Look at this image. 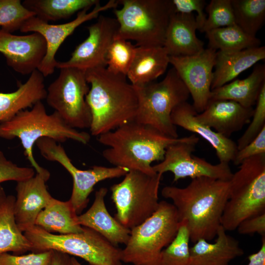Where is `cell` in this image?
Returning a JSON list of instances; mask_svg holds the SVG:
<instances>
[{
  "label": "cell",
  "mask_w": 265,
  "mask_h": 265,
  "mask_svg": "<svg viewBox=\"0 0 265 265\" xmlns=\"http://www.w3.org/2000/svg\"><path fill=\"white\" fill-rule=\"evenodd\" d=\"M229 191V181L200 177L192 179L184 187L166 186L161 195L172 200L179 221L186 222L190 240L194 243L216 237Z\"/></svg>",
  "instance_id": "1"
},
{
  "label": "cell",
  "mask_w": 265,
  "mask_h": 265,
  "mask_svg": "<svg viewBox=\"0 0 265 265\" xmlns=\"http://www.w3.org/2000/svg\"><path fill=\"white\" fill-rule=\"evenodd\" d=\"M85 77L90 85L86 101L91 115L92 135L98 137L135 121L138 99L126 76L101 67L85 71Z\"/></svg>",
  "instance_id": "2"
},
{
  "label": "cell",
  "mask_w": 265,
  "mask_h": 265,
  "mask_svg": "<svg viewBox=\"0 0 265 265\" xmlns=\"http://www.w3.org/2000/svg\"><path fill=\"white\" fill-rule=\"evenodd\" d=\"M190 137L191 135L169 137L149 126L133 121L98 136L97 140L107 147L103 156L114 166L153 175L157 173L152 163L162 160L170 145Z\"/></svg>",
  "instance_id": "3"
},
{
  "label": "cell",
  "mask_w": 265,
  "mask_h": 265,
  "mask_svg": "<svg viewBox=\"0 0 265 265\" xmlns=\"http://www.w3.org/2000/svg\"><path fill=\"white\" fill-rule=\"evenodd\" d=\"M44 137L58 143L70 139L83 144H87L91 138L88 133L69 126L56 112L48 114L42 101L35 103L29 109L21 111L11 119L0 123V138L8 140L19 138L24 154L32 167L48 181L50 177V172L38 163L33 153L36 142Z\"/></svg>",
  "instance_id": "4"
},
{
  "label": "cell",
  "mask_w": 265,
  "mask_h": 265,
  "mask_svg": "<svg viewBox=\"0 0 265 265\" xmlns=\"http://www.w3.org/2000/svg\"><path fill=\"white\" fill-rule=\"evenodd\" d=\"M229 181V197L221 219L226 231L265 212V154L243 161Z\"/></svg>",
  "instance_id": "5"
},
{
  "label": "cell",
  "mask_w": 265,
  "mask_h": 265,
  "mask_svg": "<svg viewBox=\"0 0 265 265\" xmlns=\"http://www.w3.org/2000/svg\"><path fill=\"white\" fill-rule=\"evenodd\" d=\"M114 9L119 27L115 38L135 41L136 47L163 46L174 12L171 0H119Z\"/></svg>",
  "instance_id": "6"
},
{
  "label": "cell",
  "mask_w": 265,
  "mask_h": 265,
  "mask_svg": "<svg viewBox=\"0 0 265 265\" xmlns=\"http://www.w3.org/2000/svg\"><path fill=\"white\" fill-rule=\"evenodd\" d=\"M32 252H60L80 258L90 265H122V249L89 228L79 233L55 235L34 226L24 233Z\"/></svg>",
  "instance_id": "7"
},
{
  "label": "cell",
  "mask_w": 265,
  "mask_h": 265,
  "mask_svg": "<svg viewBox=\"0 0 265 265\" xmlns=\"http://www.w3.org/2000/svg\"><path fill=\"white\" fill-rule=\"evenodd\" d=\"M134 87L138 104L135 121L169 137L178 138L171 115L177 106L187 102L190 94L175 69L171 68L159 82Z\"/></svg>",
  "instance_id": "8"
},
{
  "label": "cell",
  "mask_w": 265,
  "mask_h": 265,
  "mask_svg": "<svg viewBox=\"0 0 265 265\" xmlns=\"http://www.w3.org/2000/svg\"><path fill=\"white\" fill-rule=\"evenodd\" d=\"M180 221L177 211L166 201L148 219L131 229L121 251V261L133 265H156L161 251L173 240Z\"/></svg>",
  "instance_id": "9"
},
{
  "label": "cell",
  "mask_w": 265,
  "mask_h": 265,
  "mask_svg": "<svg viewBox=\"0 0 265 265\" xmlns=\"http://www.w3.org/2000/svg\"><path fill=\"white\" fill-rule=\"evenodd\" d=\"M162 175H149L129 171L120 183L110 187L111 199L116 212L114 218L131 229L140 224L157 210L159 189Z\"/></svg>",
  "instance_id": "10"
},
{
  "label": "cell",
  "mask_w": 265,
  "mask_h": 265,
  "mask_svg": "<svg viewBox=\"0 0 265 265\" xmlns=\"http://www.w3.org/2000/svg\"><path fill=\"white\" fill-rule=\"evenodd\" d=\"M59 69L58 77L47 89L48 105L71 127L89 129L91 115L86 96L90 87L85 71L71 67Z\"/></svg>",
  "instance_id": "11"
},
{
  "label": "cell",
  "mask_w": 265,
  "mask_h": 265,
  "mask_svg": "<svg viewBox=\"0 0 265 265\" xmlns=\"http://www.w3.org/2000/svg\"><path fill=\"white\" fill-rule=\"evenodd\" d=\"M36 144L45 159L57 162L72 176L73 188L69 201L78 215L87 206L89 196L97 183L106 179L119 178L129 172L122 167L99 165L93 166L87 170L80 169L73 164L63 147L54 140L42 138Z\"/></svg>",
  "instance_id": "12"
},
{
  "label": "cell",
  "mask_w": 265,
  "mask_h": 265,
  "mask_svg": "<svg viewBox=\"0 0 265 265\" xmlns=\"http://www.w3.org/2000/svg\"><path fill=\"white\" fill-rule=\"evenodd\" d=\"M199 140V137L193 134L189 139L168 146L163 160L152 166L154 171L161 175L167 172L172 173L173 182L186 177L191 179L209 177L230 181L233 173L229 163L213 164L192 154Z\"/></svg>",
  "instance_id": "13"
},
{
  "label": "cell",
  "mask_w": 265,
  "mask_h": 265,
  "mask_svg": "<svg viewBox=\"0 0 265 265\" xmlns=\"http://www.w3.org/2000/svg\"><path fill=\"white\" fill-rule=\"evenodd\" d=\"M118 4V0H110L104 5L99 2L90 12H88L89 9H84L77 13L73 20L62 24H50L35 16L27 20L20 31L38 33L43 37L46 43V54L37 70L44 77L53 74L57 63L55 54L65 40L83 23L98 18L103 11L116 8Z\"/></svg>",
  "instance_id": "14"
},
{
  "label": "cell",
  "mask_w": 265,
  "mask_h": 265,
  "mask_svg": "<svg viewBox=\"0 0 265 265\" xmlns=\"http://www.w3.org/2000/svg\"><path fill=\"white\" fill-rule=\"evenodd\" d=\"M216 52L208 48L192 55L169 56V63L187 87L198 113L210 100Z\"/></svg>",
  "instance_id": "15"
},
{
  "label": "cell",
  "mask_w": 265,
  "mask_h": 265,
  "mask_svg": "<svg viewBox=\"0 0 265 265\" xmlns=\"http://www.w3.org/2000/svg\"><path fill=\"white\" fill-rule=\"evenodd\" d=\"M98 18L96 23L87 27L88 37L76 47L68 60L57 61L56 68L71 67L85 71L106 67V54L119 25L115 18L103 15Z\"/></svg>",
  "instance_id": "16"
},
{
  "label": "cell",
  "mask_w": 265,
  "mask_h": 265,
  "mask_svg": "<svg viewBox=\"0 0 265 265\" xmlns=\"http://www.w3.org/2000/svg\"><path fill=\"white\" fill-rule=\"evenodd\" d=\"M46 52V41L40 34L17 35L0 28V53L16 72L30 75L37 70Z\"/></svg>",
  "instance_id": "17"
},
{
  "label": "cell",
  "mask_w": 265,
  "mask_h": 265,
  "mask_svg": "<svg viewBox=\"0 0 265 265\" xmlns=\"http://www.w3.org/2000/svg\"><path fill=\"white\" fill-rule=\"evenodd\" d=\"M47 181L37 173L30 178L17 182L14 214L17 224L23 233L35 225L38 214L53 198L47 189Z\"/></svg>",
  "instance_id": "18"
},
{
  "label": "cell",
  "mask_w": 265,
  "mask_h": 265,
  "mask_svg": "<svg viewBox=\"0 0 265 265\" xmlns=\"http://www.w3.org/2000/svg\"><path fill=\"white\" fill-rule=\"evenodd\" d=\"M197 113L192 105L186 102L173 110L171 120L175 126L196 133L206 140L214 149L219 162L233 161L238 150L237 143L201 122L197 118Z\"/></svg>",
  "instance_id": "19"
},
{
  "label": "cell",
  "mask_w": 265,
  "mask_h": 265,
  "mask_svg": "<svg viewBox=\"0 0 265 265\" xmlns=\"http://www.w3.org/2000/svg\"><path fill=\"white\" fill-rule=\"evenodd\" d=\"M253 112V107H245L230 100H216L210 101L196 116L201 122L229 138L250 122Z\"/></svg>",
  "instance_id": "20"
},
{
  "label": "cell",
  "mask_w": 265,
  "mask_h": 265,
  "mask_svg": "<svg viewBox=\"0 0 265 265\" xmlns=\"http://www.w3.org/2000/svg\"><path fill=\"white\" fill-rule=\"evenodd\" d=\"M107 191L104 187L96 191L92 205L85 212L78 215V221L81 226L96 231L114 245H125L131 230L123 226L108 212L105 202Z\"/></svg>",
  "instance_id": "21"
},
{
  "label": "cell",
  "mask_w": 265,
  "mask_h": 265,
  "mask_svg": "<svg viewBox=\"0 0 265 265\" xmlns=\"http://www.w3.org/2000/svg\"><path fill=\"white\" fill-rule=\"evenodd\" d=\"M198 26L193 13L174 12L166 29L163 47L169 56L196 54L204 49L203 42L197 38Z\"/></svg>",
  "instance_id": "22"
},
{
  "label": "cell",
  "mask_w": 265,
  "mask_h": 265,
  "mask_svg": "<svg viewBox=\"0 0 265 265\" xmlns=\"http://www.w3.org/2000/svg\"><path fill=\"white\" fill-rule=\"evenodd\" d=\"M220 225L216 238L211 243L199 239L190 247V265H229L235 258L244 254L238 240L228 235Z\"/></svg>",
  "instance_id": "23"
},
{
  "label": "cell",
  "mask_w": 265,
  "mask_h": 265,
  "mask_svg": "<svg viewBox=\"0 0 265 265\" xmlns=\"http://www.w3.org/2000/svg\"><path fill=\"white\" fill-rule=\"evenodd\" d=\"M46 95L44 77L36 70L25 83L18 84L15 91L0 92V123L11 119L21 111L31 108L37 102L45 99Z\"/></svg>",
  "instance_id": "24"
},
{
  "label": "cell",
  "mask_w": 265,
  "mask_h": 265,
  "mask_svg": "<svg viewBox=\"0 0 265 265\" xmlns=\"http://www.w3.org/2000/svg\"><path fill=\"white\" fill-rule=\"evenodd\" d=\"M265 58V46L232 53L219 51L216 52L211 89L235 80L243 71Z\"/></svg>",
  "instance_id": "25"
},
{
  "label": "cell",
  "mask_w": 265,
  "mask_h": 265,
  "mask_svg": "<svg viewBox=\"0 0 265 265\" xmlns=\"http://www.w3.org/2000/svg\"><path fill=\"white\" fill-rule=\"evenodd\" d=\"M169 64V55L163 46L136 47L127 77L133 86L145 85L163 75Z\"/></svg>",
  "instance_id": "26"
},
{
  "label": "cell",
  "mask_w": 265,
  "mask_h": 265,
  "mask_svg": "<svg viewBox=\"0 0 265 265\" xmlns=\"http://www.w3.org/2000/svg\"><path fill=\"white\" fill-rule=\"evenodd\" d=\"M264 84L265 66L264 64H258L247 78L242 80L235 79L212 90L210 101L230 100L244 107H252L256 105Z\"/></svg>",
  "instance_id": "27"
},
{
  "label": "cell",
  "mask_w": 265,
  "mask_h": 265,
  "mask_svg": "<svg viewBox=\"0 0 265 265\" xmlns=\"http://www.w3.org/2000/svg\"><path fill=\"white\" fill-rule=\"evenodd\" d=\"M78 216L69 200L62 201L53 197L38 214L35 225L51 233H79L83 227L79 223Z\"/></svg>",
  "instance_id": "28"
},
{
  "label": "cell",
  "mask_w": 265,
  "mask_h": 265,
  "mask_svg": "<svg viewBox=\"0 0 265 265\" xmlns=\"http://www.w3.org/2000/svg\"><path fill=\"white\" fill-rule=\"evenodd\" d=\"M15 197L6 195L0 202V254L20 255L31 251V244L19 228L15 217Z\"/></svg>",
  "instance_id": "29"
},
{
  "label": "cell",
  "mask_w": 265,
  "mask_h": 265,
  "mask_svg": "<svg viewBox=\"0 0 265 265\" xmlns=\"http://www.w3.org/2000/svg\"><path fill=\"white\" fill-rule=\"evenodd\" d=\"M99 2L98 0H25L22 3L35 16L49 23L69 18Z\"/></svg>",
  "instance_id": "30"
},
{
  "label": "cell",
  "mask_w": 265,
  "mask_h": 265,
  "mask_svg": "<svg viewBox=\"0 0 265 265\" xmlns=\"http://www.w3.org/2000/svg\"><path fill=\"white\" fill-rule=\"evenodd\" d=\"M209 48L226 53L240 51L260 46V40L244 32L237 25L205 32Z\"/></svg>",
  "instance_id": "31"
},
{
  "label": "cell",
  "mask_w": 265,
  "mask_h": 265,
  "mask_svg": "<svg viewBox=\"0 0 265 265\" xmlns=\"http://www.w3.org/2000/svg\"><path fill=\"white\" fill-rule=\"evenodd\" d=\"M236 24L244 32L256 37L265 19V0H231Z\"/></svg>",
  "instance_id": "32"
},
{
  "label": "cell",
  "mask_w": 265,
  "mask_h": 265,
  "mask_svg": "<svg viewBox=\"0 0 265 265\" xmlns=\"http://www.w3.org/2000/svg\"><path fill=\"white\" fill-rule=\"evenodd\" d=\"M190 235L185 221L180 222L176 235L161 252L156 265H190Z\"/></svg>",
  "instance_id": "33"
},
{
  "label": "cell",
  "mask_w": 265,
  "mask_h": 265,
  "mask_svg": "<svg viewBox=\"0 0 265 265\" xmlns=\"http://www.w3.org/2000/svg\"><path fill=\"white\" fill-rule=\"evenodd\" d=\"M136 47L129 40L115 38L106 57V68L110 72L125 76L133 61Z\"/></svg>",
  "instance_id": "34"
},
{
  "label": "cell",
  "mask_w": 265,
  "mask_h": 265,
  "mask_svg": "<svg viewBox=\"0 0 265 265\" xmlns=\"http://www.w3.org/2000/svg\"><path fill=\"white\" fill-rule=\"evenodd\" d=\"M34 16L20 0H0V27L6 31L20 30L25 22Z\"/></svg>",
  "instance_id": "35"
},
{
  "label": "cell",
  "mask_w": 265,
  "mask_h": 265,
  "mask_svg": "<svg viewBox=\"0 0 265 265\" xmlns=\"http://www.w3.org/2000/svg\"><path fill=\"white\" fill-rule=\"evenodd\" d=\"M206 11L208 17L199 31L201 32L236 25L231 0H212L206 6Z\"/></svg>",
  "instance_id": "36"
},
{
  "label": "cell",
  "mask_w": 265,
  "mask_h": 265,
  "mask_svg": "<svg viewBox=\"0 0 265 265\" xmlns=\"http://www.w3.org/2000/svg\"><path fill=\"white\" fill-rule=\"evenodd\" d=\"M251 119L248 128L238 140V150L253 140L265 127V84L262 88Z\"/></svg>",
  "instance_id": "37"
},
{
  "label": "cell",
  "mask_w": 265,
  "mask_h": 265,
  "mask_svg": "<svg viewBox=\"0 0 265 265\" xmlns=\"http://www.w3.org/2000/svg\"><path fill=\"white\" fill-rule=\"evenodd\" d=\"M53 251L32 252L26 255L0 254V265H51Z\"/></svg>",
  "instance_id": "38"
},
{
  "label": "cell",
  "mask_w": 265,
  "mask_h": 265,
  "mask_svg": "<svg viewBox=\"0 0 265 265\" xmlns=\"http://www.w3.org/2000/svg\"><path fill=\"white\" fill-rule=\"evenodd\" d=\"M35 175L32 167L19 166L7 159L0 150V184L5 181L17 182L30 178Z\"/></svg>",
  "instance_id": "39"
},
{
  "label": "cell",
  "mask_w": 265,
  "mask_h": 265,
  "mask_svg": "<svg viewBox=\"0 0 265 265\" xmlns=\"http://www.w3.org/2000/svg\"><path fill=\"white\" fill-rule=\"evenodd\" d=\"M175 13L191 14L196 12L195 17L199 31L203 27L207 15L204 12L206 3L204 0H171Z\"/></svg>",
  "instance_id": "40"
},
{
  "label": "cell",
  "mask_w": 265,
  "mask_h": 265,
  "mask_svg": "<svg viewBox=\"0 0 265 265\" xmlns=\"http://www.w3.org/2000/svg\"><path fill=\"white\" fill-rule=\"evenodd\" d=\"M262 154H265V127L253 140L238 150L233 162L239 165L244 160Z\"/></svg>",
  "instance_id": "41"
},
{
  "label": "cell",
  "mask_w": 265,
  "mask_h": 265,
  "mask_svg": "<svg viewBox=\"0 0 265 265\" xmlns=\"http://www.w3.org/2000/svg\"><path fill=\"white\" fill-rule=\"evenodd\" d=\"M237 229L240 234L258 233L262 237L265 236V212L244 219Z\"/></svg>",
  "instance_id": "42"
},
{
  "label": "cell",
  "mask_w": 265,
  "mask_h": 265,
  "mask_svg": "<svg viewBox=\"0 0 265 265\" xmlns=\"http://www.w3.org/2000/svg\"><path fill=\"white\" fill-rule=\"evenodd\" d=\"M247 265H265V236L262 237V245L256 252L248 257Z\"/></svg>",
  "instance_id": "43"
},
{
  "label": "cell",
  "mask_w": 265,
  "mask_h": 265,
  "mask_svg": "<svg viewBox=\"0 0 265 265\" xmlns=\"http://www.w3.org/2000/svg\"><path fill=\"white\" fill-rule=\"evenodd\" d=\"M70 259L68 255L53 251L51 265H70Z\"/></svg>",
  "instance_id": "44"
},
{
  "label": "cell",
  "mask_w": 265,
  "mask_h": 265,
  "mask_svg": "<svg viewBox=\"0 0 265 265\" xmlns=\"http://www.w3.org/2000/svg\"><path fill=\"white\" fill-rule=\"evenodd\" d=\"M70 265H82L75 257H70Z\"/></svg>",
  "instance_id": "45"
},
{
  "label": "cell",
  "mask_w": 265,
  "mask_h": 265,
  "mask_svg": "<svg viewBox=\"0 0 265 265\" xmlns=\"http://www.w3.org/2000/svg\"><path fill=\"white\" fill-rule=\"evenodd\" d=\"M6 195L4 190V189L0 185V202H1L5 197Z\"/></svg>",
  "instance_id": "46"
}]
</instances>
